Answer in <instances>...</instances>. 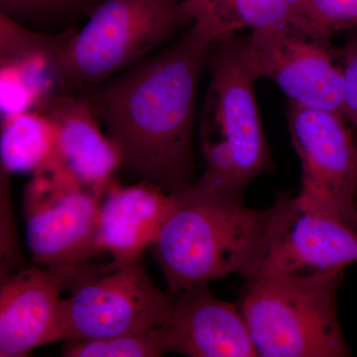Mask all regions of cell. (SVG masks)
Masks as SVG:
<instances>
[{
  "mask_svg": "<svg viewBox=\"0 0 357 357\" xmlns=\"http://www.w3.org/2000/svg\"><path fill=\"white\" fill-rule=\"evenodd\" d=\"M213 45L192 24L166 50L84 89L122 166L167 192L192 182L197 93Z\"/></svg>",
  "mask_w": 357,
  "mask_h": 357,
  "instance_id": "obj_1",
  "label": "cell"
},
{
  "mask_svg": "<svg viewBox=\"0 0 357 357\" xmlns=\"http://www.w3.org/2000/svg\"><path fill=\"white\" fill-rule=\"evenodd\" d=\"M172 210L150 252L177 295L229 274L245 280L261 259L274 206L246 208L243 199L187 183L171 192Z\"/></svg>",
  "mask_w": 357,
  "mask_h": 357,
  "instance_id": "obj_2",
  "label": "cell"
},
{
  "mask_svg": "<svg viewBox=\"0 0 357 357\" xmlns=\"http://www.w3.org/2000/svg\"><path fill=\"white\" fill-rule=\"evenodd\" d=\"M342 277L268 273L246 280L238 307L258 356H351L337 317Z\"/></svg>",
  "mask_w": 357,
  "mask_h": 357,
  "instance_id": "obj_3",
  "label": "cell"
},
{
  "mask_svg": "<svg viewBox=\"0 0 357 357\" xmlns=\"http://www.w3.org/2000/svg\"><path fill=\"white\" fill-rule=\"evenodd\" d=\"M208 63L211 81L201 128L206 171L197 182L243 199L253 178L274 169L256 102V81L227 39L213 43Z\"/></svg>",
  "mask_w": 357,
  "mask_h": 357,
  "instance_id": "obj_4",
  "label": "cell"
},
{
  "mask_svg": "<svg viewBox=\"0 0 357 357\" xmlns=\"http://www.w3.org/2000/svg\"><path fill=\"white\" fill-rule=\"evenodd\" d=\"M191 23L183 0H100L83 29L68 32L63 57L70 88L107 81Z\"/></svg>",
  "mask_w": 357,
  "mask_h": 357,
  "instance_id": "obj_5",
  "label": "cell"
},
{
  "mask_svg": "<svg viewBox=\"0 0 357 357\" xmlns=\"http://www.w3.org/2000/svg\"><path fill=\"white\" fill-rule=\"evenodd\" d=\"M63 298L54 342L139 333L166 323L174 296L153 283L142 258L93 264Z\"/></svg>",
  "mask_w": 357,
  "mask_h": 357,
  "instance_id": "obj_6",
  "label": "cell"
},
{
  "mask_svg": "<svg viewBox=\"0 0 357 357\" xmlns=\"http://www.w3.org/2000/svg\"><path fill=\"white\" fill-rule=\"evenodd\" d=\"M227 40L255 81L271 79L290 102L342 114L344 77L330 38L277 27Z\"/></svg>",
  "mask_w": 357,
  "mask_h": 357,
  "instance_id": "obj_7",
  "label": "cell"
},
{
  "mask_svg": "<svg viewBox=\"0 0 357 357\" xmlns=\"http://www.w3.org/2000/svg\"><path fill=\"white\" fill-rule=\"evenodd\" d=\"M102 195L84 185L52 157L33 173L23 208L32 260L43 266L86 261L98 255Z\"/></svg>",
  "mask_w": 357,
  "mask_h": 357,
  "instance_id": "obj_8",
  "label": "cell"
},
{
  "mask_svg": "<svg viewBox=\"0 0 357 357\" xmlns=\"http://www.w3.org/2000/svg\"><path fill=\"white\" fill-rule=\"evenodd\" d=\"M289 130L301 160L303 185L296 199L357 229V140L340 112L289 102Z\"/></svg>",
  "mask_w": 357,
  "mask_h": 357,
  "instance_id": "obj_9",
  "label": "cell"
},
{
  "mask_svg": "<svg viewBox=\"0 0 357 357\" xmlns=\"http://www.w3.org/2000/svg\"><path fill=\"white\" fill-rule=\"evenodd\" d=\"M273 206L266 244L252 277L342 273L357 263L356 229L331 213L303 206L296 197H281Z\"/></svg>",
  "mask_w": 357,
  "mask_h": 357,
  "instance_id": "obj_10",
  "label": "cell"
},
{
  "mask_svg": "<svg viewBox=\"0 0 357 357\" xmlns=\"http://www.w3.org/2000/svg\"><path fill=\"white\" fill-rule=\"evenodd\" d=\"M93 263L23 268L1 280L0 356L24 357L36 347L54 342L62 293Z\"/></svg>",
  "mask_w": 357,
  "mask_h": 357,
  "instance_id": "obj_11",
  "label": "cell"
},
{
  "mask_svg": "<svg viewBox=\"0 0 357 357\" xmlns=\"http://www.w3.org/2000/svg\"><path fill=\"white\" fill-rule=\"evenodd\" d=\"M67 34L33 32L0 13L2 115L38 109L72 91L63 57Z\"/></svg>",
  "mask_w": 357,
  "mask_h": 357,
  "instance_id": "obj_12",
  "label": "cell"
},
{
  "mask_svg": "<svg viewBox=\"0 0 357 357\" xmlns=\"http://www.w3.org/2000/svg\"><path fill=\"white\" fill-rule=\"evenodd\" d=\"M162 328L170 354L259 356L239 307L218 299L206 285L174 295L172 311Z\"/></svg>",
  "mask_w": 357,
  "mask_h": 357,
  "instance_id": "obj_13",
  "label": "cell"
},
{
  "mask_svg": "<svg viewBox=\"0 0 357 357\" xmlns=\"http://www.w3.org/2000/svg\"><path fill=\"white\" fill-rule=\"evenodd\" d=\"M55 129L53 158L84 185L103 195L122 166L119 149L103 135L86 96L60 93L39 107Z\"/></svg>",
  "mask_w": 357,
  "mask_h": 357,
  "instance_id": "obj_14",
  "label": "cell"
},
{
  "mask_svg": "<svg viewBox=\"0 0 357 357\" xmlns=\"http://www.w3.org/2000/svg\"><path fill=\"white\" fill-rule=\"evenodd\" d=\"M173 204L172 192L146 181L129 187L112 182L100 203L96 252L109 253L115 263L142 258L158 236Z\"/></svg>",
  "mask_w": 357,
  "mask_h": 357,
  "instance_id": "obj_15",
  "label": "cell"
},
{
  "mask_svg": "<svg viewBox=\"0 0 357 357\" xmlns=\"http://www.w3.org/2000/svg\"><path fill=\"white\" fill-rule=\"evenodd\" d=\"M192 20L211 41L236 36L243 30L294 27L331 38L311 0H183Z\"/></svg>",
  "mask_w": 357,
  "mask_h": 357,
  "instance_id": "obj_16",
  "label": "cell"
},
{
  "mask_svg": "<svg viewBox=\"0 0 357 357\" xmlns=\"http://www.w3.org/2000/svg\"><path fill=\"white\" fill-rule=\"evenodd\" d=\"M55 151V129L39 110L2 115L1 169L35 173L50 161Z\"/></svg>",
  "mask_w": 357,
  "mask_h": 357,
  "instance_id": "obj_17",
  "label": "cell"
},
{
  "mask_svg": "<svg viewBox=\"0 0 357 357\" xmlns=\"http://www.w3.org/2000/svg\"><path fill=\"white\" fill-rule=\"evenodd\" d=\"M63 356L158 357L170 354L163 328L98 340H65Z\"/></svg>",
  "mask_w": 357,
  "mask_h": 357,
  "instance_id": "obj_18",
  "label": "cell"
},
{
  "mask_svg": "<svg viewBox=\"0 0 357 357\" xmlns=\"http://www.w3.org/2000/svg\"><path fill=\"white\" fill-rule=\"evenodd\" d=\"M100 0H0V13L11 20H53L91 13Z\"/></svg>",
  "mask_w": 357,
  "mask_h": 357,
  "instance_id": "obj_19",
  "label": "cell"
},
{
  "mask_svg": "<svg viewBox=\"0 0 357 357\" xmlns=\"http://www.w3.org/2000/svg\"><path fill=\"white\" fill-rule=\"evenodd\" d=\"M10 177L11 174L1 169L0 172V199H1V246H0V258H1V267H0V280L13 273L21 262L22 256L20 255V246L16 239L15 225L13 211V204L10 198Z\"/></svg>",
  "mask_w": 357,
  "mask_h": 357,
  "instance_id": "obj_20",
  "label": "cell"
},
{
  "mask_svg": "<svg viewBox=\"0 0 357 357\" xmlns=\"http://www.w3.org/2000/svg\"><path fill=\"white\" fill-rule=\"evenodd\" d=\"M342 48H337L338 64L344 77V107L342 114L357 129V27Z\"/></svg>",
  "mask_w": 357,
  "mask_h": 357,
  "instance_id": "obj_21",
  "label": "cell"
},
{
  "mask_svg": "<svg viewBox=\"0 0 357 357\" xmlns=\"http://www.w3.org/2000/svg\"><path fill=\"white\" fill-rule=\"evenodd\" d=\"M326 34L357 27V0H311Z\"/></svg>",
  "mask_w": 357,
  "mask_h": 357,
  "instance_id": "obj_22",
  "label": "cell"
},
{
  "mask_svg": "<svg viewBox=\"0 0 357 357\" xmlns=\"http://www.w3.org/2000/svg\"><path fill=\"white\" fill-rule=\"evenodd\" d=\"M356 140H357V137H356Z\"/></svg>",
  "mask_w": 357,
  "mask_h": 357,
  "instance_id": "obj_23",
  "label": "cell"
}]
</instances>
